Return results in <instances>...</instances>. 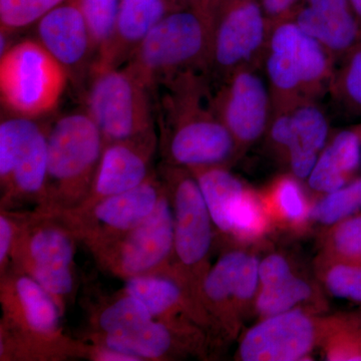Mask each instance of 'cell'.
<instances>
[{
    "label": "cell",
    "instance_id": "cell-1",
    "mask_svg": "<svg viewBox=\"0 0 361 361\" xmlns=\"http://www.w3.org/2000/svg\"><path fill=\"white\" fill-rule=\"evenodd\" d=\"M204 71L180 73L153 92L159 147L166 164L187 169L223 165L237 151L213 109Z\"/></svg>",
    "mask_w": 361,
    "mask_h": 361
},
{
    "label": "cell",
    "instance_id": "cell-2",
    "mask_svg": "<svg viewBox=\"0 0 361 361\" xmlns=\"http://www.w3.org/2000/svg\"><path fill=\"white\" fill-rule=\"evenodd\" d=\"M0 360L85 358L87 344L66 336L58 304L33 278L7 271L0 282Z\"/></svg>",
    "mask_w": 361,
    "mask_h": 361
},
{
    "label": "cell",
    "instance_id": "cell-3",
    "mask_svg": "<svg viewBox=\"0 0 361 361\" xmlns=\"http://www.w3.org/2000/svg\"><path fill=\"white\" fill-rule=\"evenodd\" d=\"M104 140L87 111L66 114L47 129V176L37 212L56 215L75 210L89 197Z\"/></svg>",
    "mask_w": 361,
    "mask_h": 361
},
{
    "label": "cell",
    "instance_id": "cell-4",
    "mask_svg": "<svg viewBox=\"0 0 361 361\" xmlns=\"http://www.w3.org/2000/svg\"><path fill=\"white\" fill-rule=\"evenodd\" d=\"M261 68L275 111L299 102L318 101L329 92L336 59L291 18H286L271 25Z\"/></svg>",
    "mask_w": 361,
    "mask_h": 361
},
{
    "label": "cell",
    "instance_id": "cell-5",
    "mask_svg": "<svg viewBox=\"0 0 361 361\" xmlns=\"http://www.w3.org/2000/svg\"><path fill=\"white\" fill-rule=\"evenodd\" d=\"M212 23L200 9L170 11L123 66L141 80L152 94L158 85L180 73H206Z\"/></svg>",
    "mask_w": 361,
    "mask_h": 361
},
{
    "label": "cell",
    "instance_id": "cell-6",
    "mask_svg": "<svg viewBox=\"0 0 361 361\" xmlns=\"http://www.w3.org/2000/svg\"><path fill=\"white\" fill-rule=\"evenodd\" d=\"M85 78V111L104 144L157 130L153 94L125 66L92 63Z\"/></svg>",
    "mask_w": 361,
    "mask_h": 361
},
{
    "label": "cell",
    "instance_id": "cell-7",
    "mask_svg": "<svg viewBox=\"0 0 361 361\" xmlns=\"http://www.w3.org/2000/svg\"><path fill=\"white\" fill-rule=\"evenodd\" d=\"M61 63L37 39L11 45L0 59V97L13 116L35 118L56 108L68 82Z\"/></svg>",
    "mask_w": 361,
    "mask_h": 361
},
{
    "label": "cell",
    "instance_id": "cell-8",
    "mask_svg": "<svg viewBox=\"0 0 361 361\" xmlns=\"http://www.w3.org/2000/svg\"><path fill=\"white\" fill-rule=\"evenodd\" d=\"M99 267L121 279L175 271L174 214L164 190L153 213L134 229L90 247Z\"/></svg>",
    "mask_w": 361,
    "mask_h": 361
},
{
    "label": "cell",
    "instance_id": "cell-9",
    "mask_svg": "<svg viewBox=\"0 0 361 361\" xmlns=\"http://www.w3.org/2000/svg\"><path fill=\"white\" fill-rule=\"evenodd\" d=\"M270 28L258 0H224L214 14L207 77L220 84L235 71L260 70Z\"/></svg>",
    "mask_w": 361,
    "mask_h": 361
},
{
    "label": "cell",
    "instance_id": "cell-10",
    "mask_svg": "<svg viewBox=\"0 0 361 361\" xmlns=\"http://www.w3.org/2000/svg\"><path fill=\"white\" fill-rule=\"evenodd\" d=\"M47 176V129L33 118L13 116L0 123L1 210L23 201L44 202ZM35 209V210H37Z\"/></svg>",
    "mask_w": 361,
    "mask_h": 361
},
{
    "label": "cell",
    "instance_id": "cell-11",
    "mask_svg": "<svg viewBox=\"0 0 361 361\" xmlns=\"http://www.w3.org/2000/svg\"><path fill=\"white\" fill-rule=\"evenodd\" d=\"M160 173L174 214L176 268L186 281L198 280L201 289L212 245V218L189 169L165 163Z\"/></svg>",
    "mask_w": 361,
    "mask_h": 361
},
{
    "label": "cell",
    "instance_id": "cell-12",
    "mask_svg": "<svg viewBox=\"0 0 361 361\" xmlns=\"http://www.w3.org/2000/svg\"><path fill=\"white\" fill-rule=\"evenodd\" d=\"M165 186L153 173L140 186L114 195L85 209L51 215L87 248L134 229L155 210Z\"/></svg>",
    "mask_w": 361,
    "mask_h": 361
},
{
    "label": "cell",
    "instance_id": "cell-13",
    "mask_svg": "<svg viewBox=\"0 0 361 361\" xmlns=\"http://www.w3.org/2000/svg\"><path fill=\"white\" fill-rule=\"evenodd\" d=\"M258 71H235L218 85L212 96L214 111L229 130L237 149L258 141L267 132L272 118L269 87Z\"/></svg>",
    "mask_w": 361,
    "mask_h": 361
},
{
    "label": "cell",
    "instance_id": "cell-14",
    "mask_svg": "<svg viewBox=\"0 0 361 361\" xmlns=\"http://www.w3.org/2000/svg\"><path fill=\"white\" fill-rule=\"evenodd\" d=\"M318 325L301 310L265 317L247 331L239 348L244 361H293L306 357L318 341Z\"/></svg>",
    "mask_w": 361,
    "mask_h": 361
},
{
    "label": "cell",
    "instance_id": "cell-15",
    "mask_svg": "<svg viewBox=\"0 0 361 361\" xmlns=\"http://www.w3.org/2000/svg\"><path fill=\"white\" fill-rule=\"evenodd\" d=\"M158 147L157 130L130 139L106 142L89 197L75 210L87 208L142 184L154 173L152 164Z\"/></svg>",
    "mask_w": 361,
    "mask_h": 361
},
{
    "label": "cell",
    "instance_id": "cell-16",
    "mask_svg": "<svg viewBox=\"0 0 361 361\" xmlns=\"http://www.w3.org/2000/svg\"><path fill=\"white\" fill-rule=\"evenodd\" d=\"M18 233L11 254L13 270L75 268V237L61 221L35 211L16 213Z\"/></svg>",
    "mask_w": 361,
    "mask_h": 361
},
{
    "label": "cell",
    "instance_id": "cell-17",
    "mask_svg": "<svg viewBox=\"0 0 361 361\" xmlns=\"http://www.w3.org/2000/svg\"><path fill=\"white\" fill-rule=\"evenodd\" d=\"M282 110L271 133L273 144L286 153L293 176L306 179L329 141V118L318 102L311 99Z\"/></svg>",
    "mask_w": 361,
    "mask_h": 361
},
{
    "label": "cell",
    "instance_id": "cell-18",
    "mask_svg": "<svg viewBox=\"0 0 361 361\" xmlns=\"http://www.w3.org/2000/svg\"><path fill=\"white\" fill-rule=\"evenodd\" d=\"M37 40L65 68L68 78L87 77L96 51L78 0H68L37 21Z\"/></svg>",
    "mask_w": 361,
    "mask_h": 361
},
{
    "label": "cell",
    "instance_id": "cell-19",
    "mask_svg": "<svg viewBox=\"0 0 361 361\" xmlns=\"http://www.w3.org/2000/svg\"><path fill=\"white\" fill-rule=\"evenodd\" d=\"M289 18L322 44L336 61L361 40V20L349 0H302Z\"/></svg>",
    "mask_w": 361,
    "mask_h": 361
},
{
    "label": "cell",
    "instance_id": "cell-20",
    "mask_svg": "<svg viewBox=\"0 0 361 361\" xmlns=\"http://www.w3.org/2000/svg\"><path fill=\"white\" fill-rule=\"evenodd\" d=\"M172 11L168 0H121L115 32L94 63L123 66L157 23Z\"/></svg>",
    "mask_w": 361,
    "mask_h": 361
},
{
    "label": "cell",
    "instance_id": "cell-21",
    "mask_svg": "<svg viewBox=\"0 0 361 361\" xmlns=\"http://www.w3.org/2000/svg\"><path fill=\"white\" fill-rule=\"evenodd\" d=\"M186 282L176 274L144 275L125 280L123 292L142 301L155 319L183 326L179 314L193 313L191 295L185 290Z\"/></svg>",
    "mask_w": 361,
    "mask_h": 361
},
{
    "label": "cell",
    "instance_id": "cell-22",
    "mask_svg": "<svg viewBox=\"0 0 361 361\" xmlns=\"http://www.w3.org/2000/svg\"><path fill=\"white\" fill-rule=\"evenodd\" d=\"M184 326L169 324L153 319L139 329L116 334L97 336L90 334L92 343L99 344L135 356L140 361L167 360L179 353V337Z\"/></svg>",
    "mask_w": 361,
    "mask_h": 361
},
{
    "label": "cell",
    "instance_id": "cell-23",
    "mask_svg": "<svg viewBox=\"0 0 361 361\" xmlns=\"http://www.w3.org/2000/svg\"><path fill=\"white\" fill-rule=\"evenodd\" d=\"M361 137L355 130H342L327 142L308 177L311 189L331 193L348 184L360 167Z\"/></svg>",
    "mask_w": 361,
    "mask_h": 361
},
{
    "label": "cell",
    "instance_id": "cell-24",
    "mask_svg": "<svg viewBox=\"0 0 361 361\" xmlns=\"http://www.w3.org/2000/svg\"><path fill=\"white\" fill-rule=\"evenodd\" d=\"M248 254L226 253L207 271L201 286V301L214 315L227 322L230 310L243 306V266Z\"/></svg>",
    "mask_w": 361,
    "mask_h": 361
},
{
    "label": "cell",
    "instance_id": "cell-25",
    "mask_svg": "<svg viewBox=\"0 0 361 361\" xmlns=\"http://www.w3.org/2000/svg\"><path fill=\"white\" fill-rule=\"evenodd\" d=\"M198 183L215 227L221 232H231L232 209L245 186L222 165L200 166L189 169Z\"/></svg>",
    "mask_w": 361,
    "mask_h": 361
},
{
    "label": "cell",
    "instance_id": "cell-26",
    "mask_svg": "<svg viewBox=\"0 0 361 361\" xmlns=\"http://www.w3.org/2000/svg\"><path fill=\"white\" fill-rule=\"evenodd\" d=\"M155 319L142 301L121 292L116 298L92 310L90 320L92 332L97 336L126 334Z\"/></svg>",
    "mask_w": 361,
    "mask_h": 361
},
{
    "label": "cell",
    "instance_id": "cell-27",
    "mask_svg": "<svg viewBox=\"0 0 361 361\" xmlns=\"http://www.w3.org/2000/svg\"><path fill=\"white\" fill-rule=\"evenodd\" d=\"M311 295L310 285L292 275L280 283L261 287L256 298V310L263 317H269L293 310L299 303L308 300Z\"/></svg>",
    "mask_w": 361,
    "mask_h": 361
},
{
    "label": "cell",
    "instance_id": "cell-28",
    "mask_svg": "<svg viewBox=\"0 0 361 361\" xmlns=\"http://www.w3.org/2000/svg\"><path fill=\"white\" fill-rule=\"evenodd\" d=\"M268 214L262 198L252 190L245 189L233 207L230 234L244 241L260 238L269 225Z\"/></svg>",
    "mask_w": 361,
    "mask_h": 361
},
{
    "label": "cell",
    "instance_id": "cell-29",
    "mask_svg": "<svg viewBox=\"0 0 361 361\" xmlns=\"http://www.w3.org/2000/svg\"><path fill=\"white\" fill-rule=\"evenodd\" d=\"M361 209V178L331 192L310 209V217L325 225L336 224Z\"/></svg>",
    "mask_w": 361,
    "mask_h": 361
},
{
    "label": "cell",
    "instance_id": "cell-30",
    "mask_svg": "<svg viewBox=\"0 0 361 361\" xmlns=\"http://www.w3.org/2000/svg\"><path fill=\"white\" fill-rule=\"evenodd\" d=\"M78 2L97 56L115 32L121 0H78Z\"/></svg>",
    "mask_w": 361,
    "mask_h": 361
},
{
    "label": "cell",
    "instance_id": "cell-31",
    "mask_svg": "<svg viewBox=\"0 0 361 361\" xmlns=\"http://www.w3.org/2000/svg\"><path fill=\"white\" fill-rule=\"evenodd\" d=\"M66 1L68 0H0L1 32L11 35L32 25Z\"/></svg>",
    "mask_w": 361,
    "mask_h": 361
},
{
    "label": "cell",
    "instance_id": "cell-32",
    "mask_svg": "<svg viewBox=\"0 0 361 361\" xmlns=\"http://www.w3.org/2000/svg\"><path fill=\"white\" fill-rule=\"evenodd\" d=\"M342 59L341 68L334 71L329 90L341 103L361 110V40Z\"/></svg>",
    "mask_w": 361,
    "mask_h": 361
},
{
    "label": "cell",
    "instance_id": "cell-33",
    "mask_svg": "<svg viewBox=\"0 0 361 361\" xmlns=\"http://www.w3.org/2000/svg\"><path fill=\"white\" fill-rule=\"evenodd\" d=\"M295 178L291 176L279 178L271 188L270 201L274 204L280 217L292 224H302L310 217V208Z\"/></svg>",
    "mask_w": 361,
    "mask_h": 361
},
{
    "label": "cell",
    "instance_id": "cell-34",
    "mask_svg": "<svg viewBox=\"0 0 361 361\" xmlns=\"http://www.w3.org/2000/svg\"><path fill=\"white\" fill-rule=\"evenodd\" d=\"M329 247L337 262L361 265V215L336 223L329 236Z\"/></svg>",
    "mask_w": 361,
    "mask_h": 361
},
{
    "label": "cell",
    "instance_id": "cell-35",
    "mask_svg": "<svg viewBox=\"0 0 361 361\" xmlns=\"http://www.w3.org/2000/svg\"><path fill=\"white\" fill-rule=\"evenodd\" d=\"M325 285L332 295L361 302V265L336 262L327 271Z\"/></svg>",
    "mask_w": 361,
    "mask_h": 361
},
{
    "label": "cell",
    "instance_id": "cell-36",
    "mask_svg": "<svg viewBox=\"0 0 361 361\" xmlns=\"http://www.w3.org/2000/svg\"><path fill=\"white\" fill-rule=\"evenodd\" d=\"M18 233L16 213L1 210L0 214V276L6 274L11 266V254Z\"/></svg>",
    "mask_w": 361,
    "mask_h": 361
},
{
    "label": "cell",
    "instance_id": "cell-37",
    "mask_svg": "<svg viewBox=\"0 0 361 361\" xmlns=\"http://www.w3.org/2000/svg\"><path fill=\"white\" fill-rule=\"evenodd\" d=\"M294 275L286 259L270 255L259 263V282L261 287L280 283Z\"/></svg>",
    "mask_w": 361,
    "mask_h": 361
},
{
    "label": "cell",
    "instance_id": "cell-38",
    "mask_svg": "<svg viewBox=\"0 0 361 361\" xmlns=\"http://www.w3.org/2000/svg\"><path fill=\"white\" fill-rule=\"evenodd\" d=\"M270 25L290 18L302 0H258Z\"/></svg>",
    "mask_w": 361,
    "mask_h": 361
},
{
    "label": "cell",
    "instance_id": "cell-39",
    "mask_svg": "<svg viewBox=\"0 0 361 361\" xmlns=\"http://www.w3.org/2000/svg\"><path fill=\"white\" fill-rule=\"evenodd\" d=\"M85 358L94 361H140L135 356L94 343L87 344Z\"/></svg>",
    "mask_w": 361,
    "mask_h": 361
},
{
    "label": "cell",
    "instance_id": "cell-40",
    "mask_svg": "<svg viewBox=\"0 0 361 361\" xmlns=\"http://www.w3.org/2000/svg\"><path fill=\"white\" fill-rule=\"evenodd\" d=\"M168 1L174 9L195 8L202 11V6H203V0H168Z\"/></svg>",
    "mask_w": 361,
    "mask_h": 361
},
{
    "label": "cell",
    "instance_id": "cell-41",
    "mask_svg": "<svg viewBox=\"0 0 361 361\" xmlns=\"http://www.w3.org/2000/svg\"><path fill=\"white\" fill-rule=\"evenodd\" d=\"M223 1H224V0H203L202 11L213 21L214 14L216 13V11L219 8Z\"/></svg>",
    "mask_w": 361,
    "mask_h": 361
},
{
    "label": "cell",
    "instance_id": "cell-42",
    "mask_svg": "<svg viewBox=\"0 0 361 361\" xmlns=\"http://www.w3.org/2000/svg\"><path fill=\"white\" fill-rule=\"evenodd\" d=\"M353 13L361 20V0H349Z\"/></svg>",
    "mask_w": 361,
    "mask_h": 361
}]
</instances>
